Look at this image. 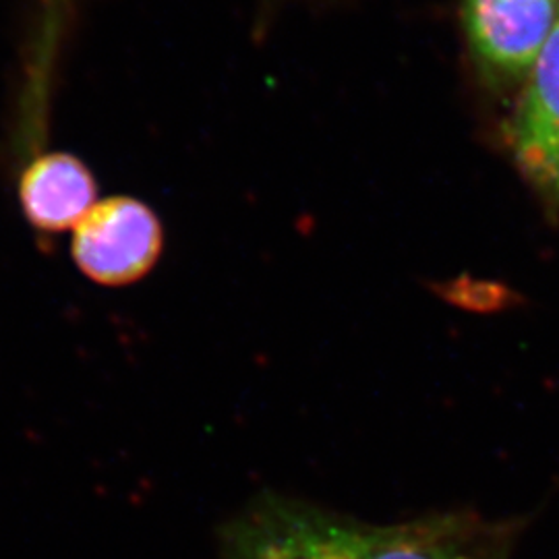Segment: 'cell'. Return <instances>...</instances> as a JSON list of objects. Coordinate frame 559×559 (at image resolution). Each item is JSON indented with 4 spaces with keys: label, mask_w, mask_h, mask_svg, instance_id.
<instances>
[{
    "label": "cell",
    "mask_w": 559,
    "mask_h": 559,
    "mask_svg": "<svg viewBox=\"0 0 559 559\" xmlns=\"http://www.w3.org/2000/svg\"><path fill=\"white\" fill-rule=\"evenodd\" d=\"M369 528L267 493L226 526L222 559H362Z\"/></svg>",
    "instance_id": "6da1fadb"
},
{
    "label": "cell",
    "mask_w": 559,
    "mask_h": 559,
    "mask_svg": "<svg viewBox=\"0 0 559 559\" xmlns=\"http://www.w3.org/2000/svg\"><path fill=\"white\" fill-rule=\"evenodd\" d=\"M98 185L92 170L67 152L36 156L20 180L21 210L46 235L75 228L94 207Z\"/></svg>",
    "instance_id": "8992f818"
},
{
    "label": "cell",
    "mask_w": 559,
    "mask_h": 559,
    "mask_svg": "<svg viewBox=\"0 0 559 559\" xmlns=\"http://www.w3.org/2000/svg\"><path fill=\"white\" fill-rule=\"evenodd\" d=\"M362 559H510V535L464 516L371 526Z\"/></svg>",
    "instance_id": "277c9868"
},
{
    "label": "cell",
    "mask_w": 559,
    "mask_h": 559,
    "mask_svg": "<svg viewBox=\"0 0 559 559\" xmlns=\"http://www.w3.org/2000/svg\"><path fill=\"white\" fill-rule=\"evenodd\" d=\"M512 143L526 175L559 193V20L528 71Z\"/></svg>",
    "instance_id": "5b68a950"
},
{
    "label": "cell",
    "mask_w": 559,
    "mask_h": 559,
    "mask_svg": "<svg viewBox=\"0 0 559 559\" xmlns=\"http://www.w3.org/2000/svg\"><path fill=\"white\" fill-rule=\"evenodd\" d=\"M73 230V260L85 278L100 286H129L145 278L160 260V218L135 198L96 201Z\"/></svg>",
    "instance_id": "7a4b0ae2"
},
{
    "label": "cell",
    "mask_w": 559,
    "mask_h": 559,
    "mask_svg": "<svg viewBox=\"0 0 559 559\" xmlns=\"http://www.w3.org/2000/svg\"><path fill=\"white\" fill-rule=\"evenodd\" d=\"M559 20V0H464L475 52L503 73H528Z\"/></svg>",
    "instance_id": "3957f363"
}]
</instances>
